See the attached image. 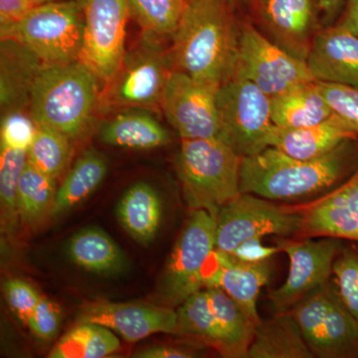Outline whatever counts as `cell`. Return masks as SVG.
Segmentation results:
<instances>
[{
  "label": "cell",
  "mask_w": 358,
  "mask_h": 358,
  "mask_svg": "<svg viewBox=\"0 0 358 358\" xmlns=\"http://www.w3.org/2000/svg\"><path fill=\"white\" fill-rule=\"evenodd\" d=\"M56 179L26 162L18 185V213L26 226L36 225L52 210L55 200Z\"/></svg>",
  "instance_id": "obj_31"
},
{
  "label": "cell",
  "mask_w": 358,
  "mask_h": 358,
  "mask_svg": "<svg viewBox=\"0 0 358 358\" xmlns=\"http://www.w3.org/2000/svg\"><path fill=\"white\" fill-rule=\"evenodd\" d=\"M357 138L358 134L334 114L326 121L307 128L284 129L274 124L268 134L267 145L294 159H313L329 154L346 141Z\"/></svg>",
  "instance_id": "obj_21"
},
{
  "label": "cell",
  "mask_w": 358,
  "mask_h": 358,
  "mask_svg": "<svg viewBox=\"0 0 358 358\" xmlns=\"http://www.w3.org/2000/svg\"><path fill=\"white\" fill-rule=\"evenodd\" d=\"M261 17L271 41L306 61L320 30L315 0H262Z\"/></svg>",
  "instance_id": "obj_19"
},
{
  "label": "cell",
  "mask_w": 358,
  "mask_h": 358,
  "mask_svg": "<svg viewBox=\"0 0 358 358\" xmlns=\"http://www.w3.org/2000/svg\"><path fill=\"white\" fill-rule=\"evenodd\" d=\"M107 173L105 157L95 150H86L58 188L51 213H64L83 201L100 186Z\"/></svg>",
  "instance_id": "obj_27"
},
{
  "label": "cell",
  "mask_w": 358,
  "mask_h": 358,
  "mask_svg": "<svg viewBox=\"0 0 358 358\" xmlns=\"http://www.w3.org/2000/svg\"><path fill=\"white\" fill-rule=\"evenodd\" d=\"M43 68L36 54L13 39L0 42L1 115L29 110L33 87Z\"/></svg>",
  "instance_id": "obj_20"
},
{
  "label": "cell",
  "mask_w": 358,
  "mask_h": 358,
  "mask_svg": "<svg viewBox=\"0 0 358 358\" xmlns=\"http://www.w3.org/2000/svg\"><path fill=\"white\" fill-rule=\"evenodd\" d=\"M216 100L220 140L242 159L268 148V134L274 126L271 96L248 80L233 77L219 87Z\"/></svg>",
  "instance_id": "obj_8"
},
{
  "label": "cell",
  "mask_w": 358,
  "mask_h": 358,
  "mask_svg": "<svg viewBox=\"0 0 358 358\" xmlns=\"http://www.w3.org/2000/svg\"><path fill=\"white\" fill-rule=\"evenodd\" d=\"M289 313L315 357L358 358V324L341 301L333 279Z\"/></svg>",
  "instance_id": "obj_7"
},
{
  "label": "cell",
  "mask_w": 358,
  "mask_h": 358,
  "mask_svg": "<svg viewBox=\"0 0 358 358\" xmlns=\"http://www.w3.org/2000/svg\"><path fill=\"white\" fill-rule=\"evenodd\" d=\"M247 358H315L289 312L274 313L254 327Z\"/></svg>",
  "instance_id": "obj_23"
},
{
  "label": "cell",
  "mask_w": 358,
  "mask_h": 358,
  "mask_svg": "<svg viewBox=\"0 0 358 358\" xmlns=\"http://www.w3.org/2000/svg\"><path fill=\"white\" fill-rule=\"evenodd\" d=\"M317 84L334 114L339 115L358 134V87L324 82Z\"/></svg>",
  "instance_id": "obj_37"
},
{
  "label": "cell",
  "mask_w": 358,
  "mask_h": 358,
  "mask_svg": "<svg viewBox=\"0 0 358 358\" xmlns=\"http://www.w3.org/2000/svg\"><path fill=\"white\" fill-rule=\"evenodd\" d=\"M117 215L124 230L138 244L150 243L162 222L159 193L148 183H136L122 195L117 203Z\"/></svg>",
  "instance_id": "obj_25"
},
{
  "label": "cell",
  "mask_w": 358,
  "mask_h": 358,
  "mask_svg": "<svg viewBox=\"0 0 358 358\" xmlns=\"http://www.w3.org/2000/svg\"><path fill=\"white\" fill-rule=\"evenodd\" d=\"M4 293L9 307L25 324L42 298L32 285L20 279L8 280Z\"/></svg>",
  "instance_id": "obj_38"
},
{
  "label": "cell",
  "mask_w": 358,
  "mask_h": 358,
  "mask_svg": "<svg viewBox=\"0 0 358 358\" xmlns=\"http://www.w3.org/2000/svg\"><path fill=\"white\" fill-rule=\"evenodd\" d=\"M0 147L27 150L31 145L37 126L24 110L1 115Z\"/></svg>",
  "instance_id": "obj_36"
},
{
  "label": "cell",
  "mask_w": 358,
  "mask_h": 358,
  "mask_svg": "<svg viewBox=\"0 0 358 358\" xmlns=\"http://www.w3.org/2000/svg\"><path fill=\"white\" fill-rule=\"evenodd\" d=\"M343 242L334 237L281 242L280 250L289 261V274L280 288L268 294L273 313L289 312L308 294L331 281L334 261Z\"/></svg>",
  "instance_id": "obj_13"
},
{
  "label": "cell",
  "mask_w": 358,
  "mask_h": 358,
  "mask_svg": "<svg viewBox=\"0 0 358 358\" xmlns=\"http://www.w3.org/2000/svg\"><path fill=\"white\" fill-rule=\"evenodd\" d=\"M159 38L145 32L140 43L124 54L119 69L102 87L101 110L162 106L173 67L169 51L164 50Z\"/></svg>",
  "instance_id": "obj_6"
},
{
  "label": "cell",
  "mask_w": 358,
  "mask_h": 358,
  "mask_svg": "<svg viewBox=\"0 0 358 358\" xmlns=\"http://www.w3.org/2000/svg\"><path fill=\"white\" fill-rule=\"evenodd\" d=\"M73 141L59 131L37 126L31 145L27 150V162L38 171L57 178L61 176L73 155Z\"/></svg>",
  "instance_id": "obj_33"
},
{
  "label": "cell",
  "mask_w": 358,
  "mask_h": 358,
  "mask_svg": "<svg viewBox=\"0 0 358 358\" xmlns=\"http://www.w3.org/2000/svg\"><path fill=\"white\" fill-rule=\"evenodd\" d=\"M131 16L143 32L157 36H173L179 24L187 0H127Z\"/></svg>",
  "instance_id": "obj_34"
},
{
  "label": "cell",
  "mask_w": 358,
  "mask_h": 358,
  "mask_svg": "<svg viewBox=\"0 0 358 358\" xmlns=\"http://www.w3.org/2000/svg\"><path fill=\"white\" fill-rule=\"evenodd\" d=\"M301 208V238L334 237L358 242V167L341 185Z\"/></svg>",
  "instance_id": "obj_17"
},
{
  "label": "cell",
  "mask_w": 358,
  "mask_h": 358,
  "mask_svg": "<svg viewBox=\"0 0 358 358\" xmlns=\"http://www.w3.org/2000/svg\"><path fill=\"white\" fill-rule=\"evenodd\" d=\"M306 63L315 81L358 87V35L338 22L320 29Z\"/></svg>",
  "instance_id": "obj_18"
},
{
  "label": "cell",
  "mask_w": 358,
  "mask_h": 358,
  "mask_svg": "<svg viewBox=\"0 0 358 358\" xmlns=\"http://www.w3.org/2000/svg\"><path fill=\"white\" fill-rule=\"evenodd\" d=\"M358 167V138L313 159H298L275 148L242 159L240 192L273 201L308 199L341 185Z\"/></svg>",
  "instance_id": "obj_1"
},
{
  "label": "cell",
  "mask_w": 358,
  "mask_h": 358,
  "mask_svg": "<svg viewBox=\"0 0 358 358\" xmlns=\"http://www.w3.org/2000/svg\"><path fill=\"white\" fill-rule=\"evenodd\" d=\"M334 114L317 81L299 84L279 95L271 96L272 121L280 128L315 126Z\"/></svg>",
  "instance_id": "obj_22"
},
{
  "label": "cell",
  "mask_w": 358,
  "mask_h": 358,
  "mask_svg": "<svg viewBox=\"0 0 358 358\" xmlns=\"http://www.w3.org/2000/svg\"><path fill=\"white\" fill-rule=\"evenodd\" d=\"M83 36V8L77 0L38 4L15 24L0 28L1 39L25 45L43 66L79 60Z\"/></svg>",
  "instance_id": "obj_5"
},
{
  "label": "cell",
  "mask_w": 358,
  "mask_h": 358,
  "mask_svg": "<svg viewBox=\"0 0 358 358\" xmlns=\"http://www.w3.org/2000/svg\"><path fill=\"white\" fill-rule=\"evenodd\" d=\"M218 88L180 71H171L162 108L181 140L218 138Z\"/></svg>",
  "instance_id": "obj_14"
},
{
  "label": "cell",
  "mask_w": 358,
  "mask_h": 358,
  "mask_svg": "<svg viewBox=\"0 0 358 358\" xmlns=\"http://www.w3.org/2000/svg\"><path fill=\"white\" fill-rule=\"evenodd\" d=\"M338 22L358 35V0H345Z\"/></svg>",
  "instance_id": "obj_42"
},
{
  "label": "cell",
  "mask_w": 358,
  "mask_h": 358,
  "mask_svg": "<svg viewBox=\"0 0 358 358\" xmlns=\"http://www.w3.org/2000/svg\"><path fill=\"white\" fill-rule=\"evenodd\" d=\"M242 157L219 138L181 140L178 173L188 206L218 216L240 192Z\"/></svg>",
  "instance_id": "obj_4"
},
{
  "label": "cell",
  "mask_w": 358,
  "mask_h": 358,
  "mask_svg": "<svg viewBox=\"0 0 358 358\" xmlns=\"http://www.w3.org/2000/svg\"><path fill=\"white\" fill-rule=\"evenodd\" d=\"M67 253L73 263L98 275L117 274L127 267L124 252L100 228H85L76 233L68 243Z\"/></svg>",
  "instance_id": "obj_26"
},
{
  "label": "cell",
  "mask_w": 358,
  "mask_h": 358,
  "mask_svg": "<svg viewBox=\"0 0 358 358\" xmlns=\"http://www.w3.org/2000/svg\"><path fill=\"white\" fill-rule=\"evenodd\" d=\"M303 221L301 206L240 193L219 211L215 249L232 254L241 245L271 235L300 236Z\"/></svg>",
  "instance_id": "obj_9"
},
{
  "label": "cell",
  "mask_w": 358,
  "mask_h": 358,
  "mask_svg": "<svg viewBox=\"0 0 358 358\" xmlns=\"http://www.w3.org/2000/svg\"><path fill=\"white\" fill-rule=\"evenodd\" d=\"M100 140L112 147L152 150L169 143V134L145 110H129L115 115L99 129Z\"/></svg>",
  "instance_id": "obj_24"
},
{
  "label": "cell",
  "mask_w": 358,
  "mask_h": 358,
  "mask_svg": "<svg viewBox=\"0 0 358 358\" xmlns=\"http://www.w3.org/2000/svg\"><path fill=\"white\" fill-rule=\"evenodd\" d=\"M176 334L210 346L223 357L225 355L222 331L212 310L205 288L193 294L181 303L178 312Z\"/></svg>",
  "instance_id": "obj_30"
},
{
  "label": "cell",
  "mask_w": 358,
  "mask_h": 358,
  "mask_svg": "<svg viewBox=\"0 0 358 358\" xmlns=\"http://www.w3.org/2000/svg\"><path fill=\"white\" fill-rule=\"evenodd\" d=\"M84 36L79 60L100 80L112 79L126 54L127 26L131 16L127 0H79Z\"/></svg>",
  "instance_id": "obj_12"
},
{
  "label": "cell",
  "mask_w": 358,
  "mask_h": 358,
  "mask_svg": "<svg viewBox=\"0 0 358 358\" xmlns=\"http://www.w3.org/2000/svg\"><path fill=\"white\" fill-rule=\"evenodd\" d=\"M101 85L80 60L43 66L33 87L29 115L36 126L59 131L72 141L79 140L100 110Z\"/></svg>",
  "instance_id": "obj_3"
},
{
  "label": "cell",
  "mask_w": 358,
  "mask_h": 358,
  "mask_svg": "<svg viewBox=\"0 0 358 358\" xmlns=\"http://www.w3.org/2000/svg\"><path fill=\"white\" fill-rule=\"evenodd\" d=\"M27 162V150L0 147V205L1 231L13 235L20 221L17 193L20 176Z\"/></svg>",
  "instance_id": "obj_32"
},
{
  "label": "cell",
  "mask_w": 358,
  "mask_h": 358,
  "mask_svg": "<svg viewBox=\"0 0 358 358\" xmlns=\"http://www.w3.org/2000/svg\"><path fill=\"white\" fill-rule=\"evenodd\" d=\"M345 0H317V7L326 16L327 22H331L338 15Z\"/></svg>",
  "instance_id": "obj_43"
},
{
  "label": "cell",
  "mask_w": 358,
  "mask_h": 358,
  "mask_svg": "<svg viewBox=\"0 0 358 358\" xmlns=\"http://www.w3.org/2000/svg\"><path fill=\"white\" fill-rule=\"evenodd\" d=\"M268 259L246 260L215 249L207 259L202 272L204 288L215 287L225 292L255 327L262 320L257 303L261 289L270 280Z\"/></svg>",
  "instance_id": "obj_15"
},
{
  "label": "cell",
  "mask_w": 358,
  "mask_h": 358,
  "mask_svg": "<svg viewBox=\"0 0 358 358\" xmlns=\"http://www.w3.org/2000/svg\"><path fill=\"white\" fill-rule=\"evenodd\" d=\"M187 1H188V0H187Z\"/></svg>",
  "instance_id": "obj_45"
},
{
  "label": "cell",
  "mask_w": 358,
  "mask_h": 358,
  "mask_svg": "<svg viewBox=\"0 0 358 358\" xmlns=\"http://www.w3.org/2000/svg\"><path fill=\"white\" fill-rule=\"evenodd\" d=\"M233 77L248 80L268 96L315 81L306 61L285 51L249 23L241 26Z\"/></svg>",
  "instance_id": "obj_11"
},
{
  "label": "cell",
  "mask_w": 358,
  "mask_h": 358,
  "mask_svg": "<svg viewBox=\"0 0 358 358\" xmlns=\"http://www.w3.org/2000/svg\"><path fill=\"white\" fill-rule=\"evenodd\" d=\"M334 264L333 281L341 301L358 324V242L346 241Z\"/></svg>",
  "instance_id": "obj_35"
},
{
  "label": "cell",
  "mask_w": 358,
  "mask_h": 358,
  "mask_svg": "<svg viewBox=\"0 0 358 358\" xmlns=\"http://www.w3.org/2000/svg\"><path fill=\"white\" fill-rule=\"evenodd\" d=\"M60 310L53 301L42 296L34 310L28 317L27 324L30 331L42 341L55 338L60 327Z\"/></svg>",
  "instance_id": "obj_39"
},
{
  "label": "cell",
  "mask_w": 358,
  "mask_h": 358,
  "mask_svg": "<svg viewBox=\"0 0 358 358\" xmlns=\"http://www.w3.org/2000/svg\"><path fill=\"white\" fill-rule=\"evenodd\" d=\"M217 216L193 210L181 231L166 264L162 294L171 305H181L193 294L204 289L202 272L207 259L215 250Z\"/></svg>",
  "instance_id": "obj_10"
},
{
  "label": "cell",
  "mask_w": 358,
  "mask_h": 358,
  "mask_svg": "<svg viewBox=\"0 0 358 358\" xmlns=\"http://www.w3.org/2000/svg\"><path fill=\"white\" fill-rule=\"evenodd\" d=\"M34 6L31 0H0V28L15 24Z\"/></svg>",
  "instance_id": "obj_40"
},
{
  "label": "cell",
  "mask_w": 358,
  "mask_h": 358,
  "mask_svg": "<svg viewBox=\"0 0 358 358\" xmlns=\"http://www.w3.org/2000/svg\"><path fill=\"white\" fill-rule=\"evenodd\" d=\"M229 0H188L169 50L173 70L220 87L233 77L241 26Z\"/></svg>",
  "instance_id": "obj_2"
},
{
  "label": "cell",
  "mask_w": 358,
  "mask_h": 358,
  "mask_svg": "<svg viewBox=\"0 0 358 358\" xmlns=\"http://www.w3.org/2000/svg\"><path fill=\"white\" fill-rule=\"evenodd\" d=\"M196 353L182 348L169 345H155L134 352L133 357L138 358H192Z\"/></svg>",
  "instance_id": "obj_41"
},
{
  "label": "cell",
  "mask_w": 358,
  "mask_h": 358,
  "mask_svg": "<svg viewBox=\"0 0 358 358\" xmlns=\"http://www.w3.org/2000/svg\"><path fill=\"white\" fill-rule=\"evenodd\" d=\"M205 289L222 331L225 343L224 357L247 358L255 327L239 306L222 289L215 287Z\"/></svg>",
  "instance_id": "obj_28"
},
{
  "label": "cell",
  "mask_w": 358,
  "mask_h": 358,
  "mask_svg": "<svg viewBox=\"0 0 358 358\" xmlns=\"http://www.w3.org/2000/svg\"><path fill=\"white\" fill-rule=\"evenodd\" d=\"M31 1L34 6H38V4L48 3V2L64 1V0H31Z\"/></svg>",
  "instance_id": "obj_44"
},
{
  "label": "cell",
  "mask_w": 358,
  "mask_h": 358,
  "mask_svg": "<svg viewBox=\"0 0 358 358\" xmlns=\"http://www.w3.org/2000/svg\"><path fill=\"white\" fill-rule=\"evenodd\" d=\"M77 320L108 327L129 343L154 334H176L178 329V312L173 308L141 303L92 301L82 307Z\"/></svg>",
  "instance_id": "obj_16"
},
{
  "label": "cell",
  "mask_w": 358,
  "mask_h": 358,
  "mask_svg": "<svg viewBox=\"0 0 358 358\" xmlns=\"http://www.w3.org/2000/svg\"><path fill=\"white\" fill-rule=\"evenodd\" d=\"M121 348L114 331L93 322H78L54 346L50 358H103Z\"/></svg>",
  "instance_id": "obj_29"
}]
</instances>
